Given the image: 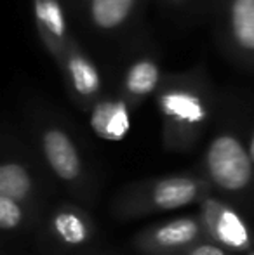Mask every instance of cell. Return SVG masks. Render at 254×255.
Returning a JSON list of instances; mask_svg holds the SVG:
<instances>
[{"mask_svg": "<svg viewBox=\"0 0 254 255\" xmlns=\"http://www.w3.org/2000/svg\"><path fill=\"white\" fill-rule=\"evenodd\" d=\"M249 153H251V158H253V161H254V134H253V137H251V142H249Z\"/></svg>", "mask_w": 254, "mask_h": 255, "instance_id": "17", "label": "cell"}, {"mask_svg": "<svg viewBox=\"0 0 254 255\" xmlns=\"http://www.w3.org/2000/svg\"><path fill=\"white\" fill-rule=\"evenodd\" d=\"M200 175L223 195H244L254 184V161L249 148L235 134L221 132L204 153Z\"/></svg>", "mask_w": 254, "mask_h": 255, "instance_id": "3", "label": "cell"}, {"mask_svg": "<svg viewBox=\"0 0 254 255\" xmlns=\"http://www.w3.org/2000/svg\"><path fill=\"white\" fill-rule=\"evenodd\" d=\"M199 217L202 221L206 240L230 252L249 254L254 245V236L248 221L225 200L209 195L199 203Z\"/></svg>", "mask_w": 254, "mask_h": 255, "instance_id": "7", "label": "cell"}, {"mask_svg": "<svg viewBox=\"0 0 254 255\" xmlns=\"http://www.w3.org/2000/svg\"><path fill=\"white\" fill-rule=\"evenodd\" d=\"M91 127L106 141H120L131 127V115L124 101H101L91 111Z\"/></svg>", "mask_w": 254, "mask_h": 255, "instance_id": "9", "label": "cell"}, {"mask_svg": "<svg viewBox=\"0 0 254 255\" xmlns=\"http://www.w3.org/2000/svg\"><path fill=\"white\" fill-rule=\"evenodd\" d=\"M37 142L42 163L52 181L77 202L92 203L98 193L96 177L70 132L58 125H45L38 130Z\"/></svg>", "mask_w": 254, "mask_h": 255, "instance_id": "2", "label": "cell"}, {"mask_svg": "<svg viewBox=\"0 0 254 255\" xmlns=\"http://www.w3.org/2000/svg\"><path fill=\"white\" fill-rule=\"evenodd\" d=\"M87 255H101V254H87Z\"/></svg>", "mask_w": 254, "mask_h": 255, "instance_id": "19", "label": "cell"}, {"mask_svg": "<svg viewBox=\"0 0 254 255\" xmlns=\"http://www.w3.org/2000/svg\"><path fill=\"white\" fill-rule=\"evenodd\" d=\"M246 255H254V250H251V252H249V254H246Z\"/></svg>", "mask_w": 254, "mask_h": 255, "instance_id": "18", "label": "cell"}, {"mask_svg": "<svg viewBox=\"0 0 254 255\" xmlns=\"http://www.w3.org/2000/svg\"><path fill=\"white\" fill-rule=\"evenodd\" d=\"M98 238V224L85 207L61 202L49 210L42 226V240L58 255H87Z\"/></svg>", "mask_w": 254, "mask_h": 255, "instance_id": "5", "label": "cell"}, {"mask_svg": "<svg viewBox=\"0 0 254 255\" xmlns=\"http://www.w3.org/2000/svg\"><path fill=\"white\" fill-rule=\"evenodd\" d=\"M174 255H237V254L230 252V250H227V249H223V247L206 240V242H200V243H197V245L190 247V249H185Z\"/></svg>", "mask_w": 254, "mask_h": 255, "instance_id": "16", "label": "cell"}, {"mask_svg": "<svg viewBox=\"0 0 254 255\" xmlns=\"http://www.w3.org/2000/svg\"><path fill=\"white\" fill-rule=\"evenodd\" d=\"M68 75L73 91L80 98H92L101 89V77H99L96 66L80 54H73L68 59Z\"/></svg>", "mask_w": 254, "mask_h": 255, "instance_id": "12", "label": "cell"}, {"mask_svg": "<svg viewBox=\"0 0 254 255\" xmlns=\"http://www.w3.org/2000/svg\"><path fill=\"white\" fill-rule=\"evenodd\" d=\"M35 16L38 23L52 35L63 38L66 33V21L58 0H35Z\"/></svg>", "mask_w": 254, "mask_h": 255, "instance_id": "15", "label": "cell"}, {"mask_svg": "<svg viewBox=\"0 0 254 255\" xmlns=\"http://www.w3.org/2000/svg\"><path fill=\"white\" fill-rule=\"evenodd\" d=\"M136 0H91V17L103 30L117 28L127 19Z\"/></svg>", "mask_w": 254, "mask_h": 255, "instance_id": "13", "label": "cell"}, {"mask_svg": "<svg viewBox=\"0 0 254 255\" xmlns=\"http://www.w3.org/2000/svg\"><path fill=\"white\" fill-rule=\"evenodd\" d=\"M211 191V184L199 174L141 179L122 186L110 205V210L120 221H132L200 203Z\"/></svg>", "mask_w": 254, "mask_h": 255, "instance_id": "1", "label": "cell"}, {"mask_svg": "<svg viewBox=\"0 0 254 255\" xmlns=\"http://www.w3.org/2000/svg\"><path fill=\"white\" fill-rule=\"evenodd\" d=\"M160 80L159 68L153 61L141 59L129 68L126 75V91L134 98H143L155 91Z\"/></svg>", "mask_w": 254, "mask_h": 255, "instance_id": "14", "label": "cell"}, {"mask_svg": "<svg viewBox=\"0 0 254 255\" xmlns=\"http://www.w3.org/2000/svg\"><path fill=\"white\" fill-rule=\"evenodd\" d=\"M40 212L17 200L0 196V233L2 235H21L37 226Z\"/></svg>", "mask_w": 254, "mask_h": 255, "instance_id": "11", "label": "cell"}, {"mask_svg": "<svg viewBox=\"0 0 254 255\" xmlns=\"http://www.w3.org/2000/svg\"><path fill=\"white\" fill-rule=\"evenodd\" d=\"M164 117V144L173 151H185L197 141L209 118V106L200 92L169 89L159 96Z\"/></svg>", "mask_w": 254, "mask_h": 255, "instance_id": "4", "label": "cell"}, {"mask_svg": "<svg viewBox=\"0 0 254 255\" xmlns=\"http://www.w3.org/2000/svg\"><path fill=\"white\" fill-rule=\"evenodd\" d=\"M47 191L49 177H44L26 158L14 154L0 156V196L17 200L42 212Z\"/></svg>", "mask_w": 254, "mask_h": 255, "instance_id": "8", "label": "cell"}, {"mask_svg": "<svg viewBox=\"0 0 254 255\" xmlns=\"http://www.w3.org/2000/svg\"><path fill=\"white\" fill-rule=\"evenodd\" d=\"M200 242H206L202 221L190 214L146 226L132 236L131 245L139 255H174Z\"/></svg>", "mask_w": 254, "mask_h": 255, "instance_id": "6", "label": "cell"}, {"mask_svg": "<svg viewBox=\"0 0 254 255\" xmlns=\"http://www.w3.org/2000/svg\"><path fill=\"white\" fill-rule=\"evenodd\" d=\"M227 23L235 47L246 56L254 57V0H230Z\"/></svg>", "mask_w": 254, "mask_h": 255, "instance_id": "10", "label": "cell"}]
</instances>
